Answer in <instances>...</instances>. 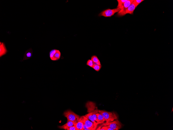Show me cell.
Instances as JSON below:
<instances>
[{
	"mask_svg": "<svg viewBox=\"0 0 173 130\" xmlns=\"http://www.w3.org/2000/svg\"><path fill=\"white\" fill-rule=\"evenodd\" d=\"M134 0H127L125 2L122 6V9L118 13L117 15L119 16H122L124 15L125 10L130 6L133 2Z\"/></svg>",
	"mask_w": 173,
	"mask_h": 130,
	"instance_id": "52a82bcc",
	"label": "cell"
},
{
	"mask_svg": "<svg viewBox=\"0 0 173 130\" xmlns=\"http://www.w3.org/2000/svg\"><path fill=\"white\" fill-rule=\"evenodd\" d=\"M75 123L73 122L67 121V123L65 124L64 125L62 126H59L58 127L59 129L67 130L68 128L74 126Z\"/></svg>",
	"mask_w": 173,
	"mask_h": 130,
	"instance_id": "7c38bea8",
	"label": "cell"
},
{
	"mask_svg": "<svg viewBox=\"0 0 173 130\" xmlns=\"http://www.w3.org/2000/svg\"><path fill=\"white\" fill-rule=\"evenodd\" d=\"M86 65L87 66L92 68L94 65V63L91 60L89 59L87 61Z\"/></svg>",
	"mask_w": 173,
	"mask_h": 130,
	"instance_id": "d6986e66",
	"label": "cell"
},
{
	"mask_svg": "<svg viewBox=\"0 0 173 130\" xmlns=\"http://www.w3.org/2000/svg\"><path fill=\"white\" fill-rule=\"evenodd\" d=\"M84 125V123L82 121L79 120L78 122L74 124V126L77 130H83Z\"/></svg>",
	"mask_w": 173,
	"mask_h": 130,
	"instance_id": "5bb4252c",
	"label": "cell"
},
{
	"mask_svg": "<svg viewBox=\"0 0 173 130\" xmlns=\"http://www.w3.org/2000/svg\"><path fill=\"white\" fill-rule=\"evenodd\" d=\"M121 9V7L114 9H107L102 11L99 14V16L105 17H110L114 15L116 13L118 12Z\"/></svg>",
	"mask_w": 173,
	"mask_h": 130,
	"instance_id": "3957f363",
	"label": "cell"
},
{
	"mask_svg": "<svg viewBox=\"0 0 173 130\" xmlns=\"http://www.w3.org/2000/svg\"><path fill=\"white\" fill-rule=\"evenodd\" d=\"M85 116L92 122L93 123L95 127L96 128L97 126L99 124L95 120L93 116V113L92 112H89V113L86 115Z\"/></svg>",
	"mask_w": 173,
	"mask_h": 130,
	"instance_id": "4fadbf2b",
	"label": "cell"
},
{
	"mask_svg": "<svg viewBox=\"0 0 173 130\" xmlns=\"http://www.w3.org/2000/svg\"><path fill=\"white\" fill-rule=\"evenodd\" d=\"M99 113L103 115L106 122H111L118 119L117 115L114 113L100 110Z\"/></svg>",
	"mask_w": 173,
	"mask_h": 130,
	"instance_id": "6da1fadb",
	"label": "cell"
},
{
	"mask_svg": "<svg viewBox=\"0 0 173 130\" xmlns=\"http://www.w3.org/2000/svg\"><path fill=\"white\" fill-rule=\"evenodd\" d=\"M127 1V0H117L118 5L117 8L122 6L124 3Z\"/></svg>",
	"mask_w": 173,
	"mask_h": 130,
	"instance_id": "e0dca14e",
	"label": "cell"
},
{
	"mask_svg": "<svg viewBox=\"0 0 173 130\" xmlns=\"http://www.w3.org/2000/svg\"><path fill=\"white\" fill-rule=\"evenodd\" d=\"M137 7L133 2L130 6L125 10L124 15L127 14H133L134 12Z\"/></svg>",
	"mask_w": 173,
	"mask_h": 130,
	"instance_id": "ba28073f",
	"label": "cell"
},
{
	"mask_svg": "<svg viewBox=\"0 0 173 130\" xmlns=\"http://www.w3.org/2000/svg\"><path fill=\"white\" fill-rule=\"evenodd\" d=\"M91 60L94 64L99 65L101 66V62L98 57L95 55H93L92 57Z\"/></svg>",
	"mask_w": 173,
	"mask_h": 130,
	"instance_id": "9a60e30c",
	"label": "cell"
},
{
	"mask_svg": "<svg viewBox=\"0 0 173 130\" xmlns=\"http://www.w3.org/2000/svg\"><path fill=\"white\" fill-rule=\"evenodd\" d=\"M64 115L67 118L68 121H72L75 123L78 122L80 118L79 115L70 110L65 111Z\"/></svg>",
	"mask_w": 173,
	"mask_h": 130,
	"instance_id": "7a4b0ae2",
	"label": "cell"
},
{
	"mask_svg": "<svg viewBox=\"0 0 173 130\" xmlns=\"http://www.w3.org/2000/svg\"><path fill=\"white\" fill-rule=\"evenodd\" d=\"M7 52L4 43H2L0 45V57L5 55Z\"/></svg>",
	"mask_w": 173,
	"mask_h": 130,
	"instance_id": "30bf717a",
	"label": "cell"
},
{
	"mask_svg": "<svg viewBox=\"0 0 173 130\" xmlns=\"http://www.w3.org/2000/svg\"><path fill=\"white\" fill-rule=\"evenodd\" d=\"M101 126H107L114 130H118L122 128V125L117 119L110 122H106L103 124Z\"/></svg>",
	"mask_w": 173,
	"mask_h": 130,
	"instance_id": "277c9868",
	"label": "cell"
},
{
	"mask_svg": "<svg viewBox=\"0 0 173 130\" xmlns=\"http://www.w3.org/2000/svg\"><path fill=\"white\" fill-rule=\"evenodd\" d=\"M143 1H144V0H134L133 2L137 7L138 5Z\"/></svg>",
	"mask_w": 173,
	"mask_h": 130,
	"instance_id": "ffe728a7",
	"label": "cell"
},
{
	"mask_svg": "<svg viewBox=\"0 0 173 130\" xmlns=\"http://www.w3.org/2000/svg\"><path fill=\"white\" fill-rule=\"evenodd\" d=\"M93 105H92V107H89L88 108V112H91L93 113V116L94 117L95 120L96 122L98 123L99 124H100L99 122V121L98 119L97 116L96 115V114L98 113L99 110L98 109H96L94 110V109L93 108Z\"/></svg>",
	"mask_w": 173,
	"mask_h": 130,
	"instance_id": "9c48e42d",
	"label": "cell"
},
{
	"mask_svg": "<svg viewBox=\"0 0 173 130\" xmlns=\"http://www.w3.org/2000/svg\"><path fill=\"white\" fill-rule=\"evenodd\" d=\"M96 115L100 124L103 123L105 121L103 116L101 114L99 113H97Z\"/></svg>",
	"mask_w": 173,
	"mask_h": 130,
	"instance_id": "2e32d148",
	"label": "cell"
},
{
	"mask_svg": "<svg viewBox=\"0 0 173 130\" xmlns=\"http://www.w3.org/2000/svg\"><path fill=\"white\" fill-rule=\"evenodd\" d=\"M101 67H102V66L99 65L94 63L93 66L92 68L96 71L99 72L101 69Z\"/></svg>",
	"mask_w": 173,
	"mask_h": 130,
	"instance_id": "ac0fdd59",
	"label": "cell"
},
{
	"mask_svg": "<svg viewBox=\"0 0 173 130\" xmlns=\"http://www.w3.org/2000/svg\"><path fill=\"white\" fill-rule=\"evenodd\" d=\"M49 56L51 60L53 61H57L60 58L61 53L59 50L53 49L50 52Z\"/></svg>",
	"mask_w": 173,
	"mask_h": 130,
	"instance_id": "8992f818",
	"label": "cell"
},
{
	"mask_svg": "<svg viewBox=\"0 0 173 130\" xmlns=\"http://www.w3.org/2000/svg\"><path fill=\"white\" fill-rule=\"evenodd\" d=\"M33 55V50L32 48H30L27 50L24 55L23 60H26L31 58Z\"/></svg>",
	"mask_w": 173,
	"mask_h": 130,
	"instance_id": "8fae6325",
	"label": "cell"
},
{
	"mask_svg": "<svg viewBox=\"0 0 173 130\" xmlns=\"http://www.w3.org/2000/svg\"><path fill=\"white\" fill-rule=\"evenodd\" d=\"M79 120L82 121L90 130H95L96 129V128L95 127L93 123L85 116H82L80 118Z\"/></svg>",
	"mask_w": 173,
	"mask_h": 130,
	"instance_id": "5b68a950",
	"label": "cell"
},
{
	"mask_svg": "<svg viewBox=\"0 0 173 130\" xmlns=\"http://www.w3.org/2000/svg\"><path fill=\"white\" fill-rule=\"evenodd\" d=\"M67 130H77L76 128L74 126L71 127L67 129Z\"/></svg>",
	"mask_w": 173,
	"mask_h": 130,
	"instance_id": "44dd1931",
	"label": "cell"
}]
</instances>
